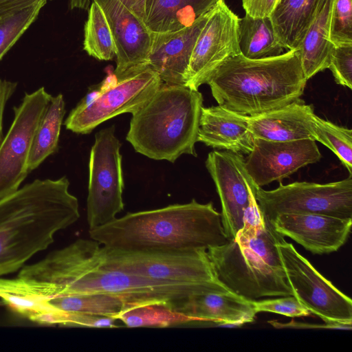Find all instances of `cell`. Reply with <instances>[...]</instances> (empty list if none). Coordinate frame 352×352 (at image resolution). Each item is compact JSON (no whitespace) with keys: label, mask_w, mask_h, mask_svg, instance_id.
Returning a JSON list of instances; mask_svg holds the SVG:
<instances>
[{"label":"cell","mask_w":352,"mask_h":352,"mask_svg":"<svg viewBox=\"0 0 352 352\" xmlns=\"http://www.w3.org/2000/svg\"><path fill=\"white\" fill-rule=\"evenodd\" d=\"M28 287L43 295L105 294L122 299L130 308L159 303L177 309L191 296L217 291L215 281L199 284L157 282L114 269L106 263L103 247L80 239L18 274Z\"/></svg>","instance_id":"cell-1"},{"label":"cell","mask_w":352,"mask_h":352,"mask_svg":"<svg viewBox=\"0 0 352 352\" xmlns=\"http://www.w3.org/2000/svg\"><path fill=\"white\" fill-rule=\"evenodd\" d=\"M69 186L65 176L36 179L0 199V276L21 268L78 221V201Z\"/></svg>","instance_id":"cell-2"},{"label":"cell","mask_w":352,"mask_h":352,"mask_svg":"<svg viewBox=\"0 0 352 352\" xmlns=\"http://www.w3.org/2000/svg\"><path fill=\"white\" fill-rule=\"evenodd\" d=\"M90 239L107 248L144 251L208 250L228 242L221 214L212 202L173 204L129 212L89 230Z\"/></svg>","instance_id":"cell-3"},{"label":"cell","mask_w":352,"mask_h":352,"mask_svg":"<svg viewBox=\"0 0 352 352\" xmlns=\"http://www.w3.org/2000/svg\"><path fill=\"white\" fill-rule=\"evenodd\" d=\"M284 238L265 221L253 195L243 228L228 242L206 252L218 280L250 301L294 296L276 243Z\"/></svg>","instance_id":"cell-4"},{"label":"cell","mask_w":352,"mask_h":352,"mask_svg":"<svg viewBox=\"0 0 352 352\" xmlns=\"http://www.w3.org/2000/svg\"><path fill=\"white\" fill-rule=\"evenodd\" d=\"M307 81L296 49L261 59L240 53L225 60L206 84L219 105L252 116L298 100Z\"/></svg>","instance_id":"cell-5"},{"label":"cell","mask_w":352,"mask_h":352,"mask_svg":"<svg viewBox=\"0 0 352 352\" xmlns=\"http://www.w3.org/2000/svg\"><path fill=\"white\" fill-rule=\"evenodd\" d=\"M202 107L198 90L162 82L132 114L126 139L136 152L151 159L174 163L183 154L196 157Z\"/></svg>","instance_id":"cell-6"},{"label":"cell","mask_w":352,"mask_h":352,"mask_svg":"<svg viewBox=\"0 0 352 352\" xmlns=\"http://www.w3.org/2000/svg\"><path fill=\"white\" fill-rule=\"evenodd\" d=\"M162 83L159 75L148 66L120 79L112 74L103 81L100 89L87 94L71 111L64 124L74 133H89L116 116L138 111Z\"/></svg>","instance_id":"cell-7"},{"label":"cell","mask_w":352,"mask_h":352,"mask_svg":"<svg viewBox=\"0 0 352 352\" xmlns=\"http://www.w3.org/2000/svg\"><path fill=\"white\" fill-rule=\"evenodd\" d=\"M103 252L110 267L154 281L199 284L218 280L206 250L132 251L103 247Z\"/></svg>","instance_id":"cell-8"},{"label":"cell","mask_w":352,"mask_h":352,"mask_svg":"<svg viewBox=\"0 0 352 352\" xmlns=\"http://www.w3.org/2000/svg\"><path fill=\"white\" fill-rule=\"evenodd\" d=\"M255 198L261 217L270 223L282 214L315 213L352 218V177L327 184L280 183L271 190L258 186Z\"/></svg>","instance_id":"cell-9"},{"label":"cell","mask_w":352,"mask_h":352,"mask_svg":"<svg viewBox=\"0 0 352 352\" xmlns=\"http://www.w3.org/2000/svg\"><path fill=\"white\" fill-rule=\"evenodd\" d=\"M120 147L114 125L95 135L89 162L87 206L89 230L111 222L124 209Z\"/></svg>","instance_id":"cell-10"},{"label":"cell","mask_w":352,"mask_h":352,"mask_svg":"<svg viewBox=\"0 0 352 352\" xmlns=\"http://www.w3.org/2000/svg\"><path fill=\"white\" fill-rule=\"evenodd\" d=\"M276 246L294 296L324 322L352 324V300L338 289L285 238Z\"/></svg>","instance_id":"cell-11"},{"label":"cell","mask_w":352,"mask_h":352,"mask_svg":"<svg viewBox=\"0 0 352 352\" xmlns=\"http://www.w3.org/2000/svg\"><path fill=\"white\" fill-rule=\"evenodd\" d=\"M51 97L41 87L14 107V120L0 145V199L18 190L30 173L33 138Z\"/></svg>","instance_id":"cell-12"},{"label":"cell","mask_w":352,"mask_h":352,"mask_svg":"<svg viewBox=\"0 0 352 352\" xmlns=\"http://www.w3.org/2000/svg\"><path fill=\"white\" fill-rule=\"evenodd\" d=\"M239 17L220 1L210 14L194 46L185 85L198 90L228 58L241 53Z\"/></svg>","instance_id":"cell-13"},{"label":"cell","mask_w":352,"mask_h":352,"mask_svg":"<svg viewBox=\"0 0 352 352\" xmlns=\"http://www.w3.org/2000/svg\"><path fill=\"white\" fill-rule=\"evenodd\" d=\"M206 167L221 204V220L229 239L244 225L246 211L258 186L249 175L241 153L214 151L208 153Z\"/></svg>","instance_id":"cell-14"},{"label":"cell","mask_w":352,"mask_h":352,"mask_svg":"<svg viewBox=\"0 0 352 352\" xmlns=\"http://www.w3.org/2000/svg\"><path fill=\"white\" fill-rule=\"evenodd\" d=\"M321 157L316 141L312 140L280 142L254 138L245 165L254 184L262 187L274 181L280 182Z\"/></svg>","instance_id":"cell-15"},{"label":"cell","mask_w":352,"mask_h":352,"mask_svg":"<svg viewBox=\"0 0 352 352\" xmlns=\"http://www.w3.org/2000/svg\"><path fill=\"white\" fill-rule=\"evenodd\" d=\"M103 10L116 47L118 79L148 67L152 32L119 0H92Z\"/></svg>","instance_id":"cell-16"},{"label":"cell","mask_w":352,"mask_h":352,"mask_svg":"<svg viewBox=\"0 0 352 352\" xmlns=\"http://www.w3.org/2000/svg\"><path fill=\"white\" fill-rule=\"evenodd\" d=\"M278 232L288 236L314 254L338 250L351 232L352 218L315 214H282L271 223Z\"/></svg>","instance_id":"cell-17"},{"label":"cell","mask_w":352,"mask_h":352,"mask_svg":"<svg viewBox=\"0 0 352 352\" xmlns=\"http://www.w3.org/2000/svg\"><path fill=\"white\" fill-rule=\"evenodd\" d=\"M212 12L182 30L152 33L148 66L159 75L162 82L185 85L194 46Z\"/></svg>","instance_id":"cell-18"},{"label":"cell","mask_w":352,"mask_h":352,"mask_svg":"<svg viewBox=\"0 0 352 352\" xmlns=\"http://www.w3.org/2000/svg\"><path fill=\"white\" fill-rule=\"evenodd\" d=\"M248 117L219 104L202 107L197 142L214 148L249 154L254 138L250 131Z\"/></svg>","instance_id":"cell-19"},{"label":"cell","mask_w":352,"mask_h":352,"mask_svg":"<svg viewBox=\"0 0 352 352\" xmlns=\"http://www.w3.org/2000/svg\"><path fill=\"white\" fill-rule=\"evenodd\" d=\"M177 311L194 318L198 323L229 327L252 322L257 314L253 301L231 292L194 294L185 300Z\"/></svg>","instance_id":"cell-20"},{"label":"cell","mask_w":352,"mask_h":352,"mask_svg":"<svg viewBox=\"0 0 352 352\" xmlns=\"http://www.w3.org/2000/svg\"><path fill=\"white\" fill-rule=\"evenodd\" d=\"M314 115L312 105L300 98L283 107L248 116V120L254 138L280 142L314 140L311 129Z\"/></svg>","instance_id":"cell-21"},{"label":"cell","mask_w":352,"mask_h":352,"mask_svg":"<svg viewBox=\"0 0 352 352\" xmlns=\"http://www.w3.org/2000/svg\"><path fill=\"white\" fill-rule=\"evenodd\" d=\"M223 0H146L144 22L152 33L175 32L192 25Z\"/></svg>","instance_id":"cell-22"},{"label":"cell","mask_w":352,"mask_h":352,"mask_svg":"<svg viewBox=\"0 0 352 352\" xmlns=\"http://www.w3.org/2000/svg\"><path fill=\"white\" fill-rule=\"evenodd\" d=\"M334 0H320L315 17L298 47L303 73L308 80L328 69L333 45L329 40Z\"/></svg>","instance_id":"cell-23"},{"label":"cell","mask_w":352,"mask_h":352,"mask_svg":"<svg viewBox=\"0 0 352 352\" xmlns=\"http://www.w3.org/2000/svg\"><path fill=\"white\" fill-rule=\"evenodd\" d=\"M320 1L278 0L269 17L285 49H298L315 17Z\"/></svg>","instance_id":"cell-24"},{"label":"cell","mask_w":352,"mask_h":352,"mask_svg":"<svg viewBox=\"0 0 352 352\" xmlns=\"http://www.w3.org/2000/svg\"><path fill=\"white\" fill-rule=\"evenodd\" d=\"M238 42L241 54L247 58L261 59L278 56L285 49L279 42L270 17L239 19Z\"/></svg>","instance_id":"cell-25"},{"label":"cell","mask_w":352,"mask_h":352,"mask_svg":"<svg viewBox=\"0 0 352 352\" xmlns=\"http://www.w3.org/2000/svg\"><path fill=\"white\" fill-rule=\"evenodd\" d=\"M65 107L61 94L52 96L34 133L28 160L30 173L56 151L65 113Z\"/></svg>","instance_id":"cell-26"},{"label":"cell","mask_w":352,"mask_h":352,"mask_svg":"<svg viewBox=\"0 0 352 352\" xmlns=\"http://www.w3.org/2000/svg\"><path fill=\"white\" fill-rule=\"evenodd\" d=\"M116 318L128 327H168L198 323L194 318L159 303L131 307L118 314Z\"/></svg>","instance_id":"cell-27"},{"label":"cell","mask_w":352,"mask_h":352,"mask_svg":"<svg viewBox=\"0 0 352 352\" xmlns=\"http://www.w3.org/2000/svg\"><path fill=\"white\" fill-rule=\"evenodd\" d=\"M83 47L89 56L100 60L116 57V47L109 25L103 10L94 1L88 9Z\"/></svg>","instance_id":"cell-28"},{"label":"cell","mask_w":352,"mask_h":352,"mask_svg":"<svg viewBox=\"0 0 352 352\" xmlns=\"http://www.w3.org/2000/svg\"><path fill=\"white\" fill-rule=\"evenodd\" d=\"M311 129L315 141H318L339 158L352 175V131L338 126L331 121L318 117L311 120Z\"/></svg>","instance_id":"cell-29"},{"label":"cell","mask_w":352,"mask_h":352,"mask_svg":"<svg viewBox=\"0 0 352 352\" xmlns=\"http://www.w3.org/2000/svg\"><path fill=\"white\" fill-rule=\"evenodd\" d=\"M46 0L0 18V60L37 18Z\"/></svg>","instance_id":"cell-30"},{"label":"cell","mask_w":352,"mask_h":352,"mask_svg":"<svg viewBox=\"0 0 352 352\" xmlns=\"http://www.w3.org/2000/svg\"><path fill=\"white\" fill-rule=\"evenodd\" d=\"M329 40L335 46L352 45V0H334Z\"/></svg>","instance_id":"cell-31"},{"label":"cell","mask_w":352,"mask_h":352,"mask_svg":"<svg viewBox=\"0 0 352 352\" xmlns=\"http://www.w3.org/2000/svg\"><path fill=\"white\" fill-rule=\"evenodd\" d=\"M337 84L352 89V45H333L328 67Z\"/></svg>","instance_id":"cell-32"},{"label":"cell","mask_w":352,"mask_h":352,"mask_svg":"<svg viewBox=\"0 0 352 352\" xmlns=\"http://www.w3.org/2000/svg\"><path fill=\"white\" fill-rule=\"evenodd\" d=\"M258 312H270L289 317L309 316L311 312L294 296H280L278 298L253 301Z\"/></svg>","instance_id":"cell-33"},{"label":"cell","mask_w":352,"mask_h":352,"mask_svg":"<svg viewBox=\"0 0 352 352\" xmlns=\"http://www.w3.org/2000/svg\"><path fill=\"white\" fill-rule=\"evenodd\" d=\"M278 0H242L245 14L252 17H268L275 8Z\"/></svg>","instance_id":"cell-34"},{"label":"cell","mask_w":352,"mask_h":352,"mask_svg":"<svg viewBox=\"0 0 352 352\" xmlns=\"http://www.w3.org/2000/svg\"><path fill=\"white\" fill-rule=\"evenodd\" d=\"M268 322L276 329H343L351 330V325H342L338 324H309L295 321L292 320L289 322L283 323L277 320H270Z\"/></svg>","instance_id":"cell-35"},{"label":"cell","mask_w":352,"mask_h":352,"mask_svg":"<svg viewBox=\"0 0 352 352\" xmlns=\"http://www.w3.org/2000/svg\"><path fill=\"white\" fill-rule=\"evenodd\" d=\"M17 87V82L0 79V145L3 140V120L5 107Z\"/></svg>","instance_id":"cell-36"},{"label":"cell","mask_w":352,"mask_h":352,"mask_svg":"<svg viewBox=\"0 0 352 352\" xmlns=\"http://www.w3.org/2000/svg\"><path fill=\"white\" fill-rule=\"evenodd\" d=\"M39 0H0V18L17 12Z\"/></svg>","instance_id":"cell-37"},{"label":"cell","mask_w":352,"mask_h":352,"mask_svg":"<svg viewBox=\"0 0 352 352\" xmlns=\"http://www.w3.org/2000/svg\"><path fill=\"white\" fill-rule=\"evenodd\" d=\"M138 17L143 20L144 18V6L146 0H119Z\"/></svg>","instance_id":"cell-38"}]
</instances>
